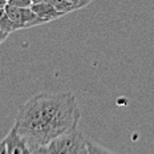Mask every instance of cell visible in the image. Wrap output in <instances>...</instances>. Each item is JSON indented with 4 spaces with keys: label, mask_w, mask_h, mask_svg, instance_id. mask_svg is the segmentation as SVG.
Returning <instances> with one entry per match:
<instances>
[{
    "label": "cell",
    "mask_w": 154,
    "mask_h": 154,
    "mask_svg": "<svg viewBox=\"0 0 154 154\" xmlns=\"http://www.w3.org/2000/svg\"><path fill=\"white\" fill-rule=\"evenodd\" d=\"M0 154H31L29 146L15 126L0 141Z\"/></svg>",
    "instance_id": "4"
},
{
    "label": "cell",
    "mask_w": 154,
    "mask_h": 154,
    "mask_svg": "<svg viewBox=\"0 0 154 154\" xmlns=\"http://www.w3.org/2000/svg\"><path fill=\"white\" fill-rule=\"evenodd\" d=\"M35 154H88V138L76 126L38 147Z\"/></svg>",
    "instance_id": "2"
},
{
    "label": "cell",
    "mask_w": 154,
    "mask_h": 154,
    "mask_svg": "<svg viewBox=\"0 0 154 154\" xmlns=\"http://www.w3.org/2000/svg\"><path fill=\"white\" fill-rule=\"evenodd\" d=\"M70 3H72L73 5L77 8V9H80V8H84L86 7L88 4H91L92 3V0H69Z\"/></svg>",
    "instance_id": "9"
},
{
    "label": "cell",
    "mask_w": 154,
    "mask_h": 154,
    "mask_svg": "<svg viewBox=\"0 0 154 154\" xmlns=\"http://www.w3.org/2000/svg\"><path fill=\"white\" fill-rule=\"evenodd\" d=\"M8 32H5V31H3V29H0V44H3L5 40H7V37H8Z\"/></svg>",
    "instance_id": "10"
},
{
    "label": "cell",
    "mask_w": 154,
    "mask_h": 154,
    "mask_svg": "<svg viewBox=\"0 0 154 154\" xmlns=\"http://www.w3.org/2000/svg\"><path fill=\"white\" fill-rule=\"evenodd\" d=\"M94 153H110V150L88 138V154H94Z\"/></svg>",
    "instance_id": "7"
},
{
    "label": "cell",
    "mask_w": 154,
    "mask_h": 154,
    "mask_svg": "<svg viewBox=\"0 0 154 154\" xmlns=\"http://www.w3.org/2000/svg\"><path fill=\"white\" fill-rule=\"evenodd\" d=\"M5 9H7V14L9 16V19H11V21L14 23L16 31L47 24L43 19H40L32 11L31 7L20 8V7H12V5L7 4L5 5Z\"/></svg>",
    "instance_id": "3"
},
{
    "label": "cell",
    "mask_w": 154,
    "mask_h": 154,
    "mask_svg": "<svg viewBox=\"0 0 154 154\" xmlns=\"http://www.w3.org/2000/svg\"><path fill=\"white\" fill-rule=\"evenodd\" d=\"M4 2H5V3H7V2H8V0H4Z\"/></svg>",
    "instance_id": "12"
},
{
    "label": "cell",
    "mask_w": 154,
    "mask_h": 154,
    "mask_svg": "<svg viewBox=\"0 0 154 154\" xmlns=\"http://www.w3.org/2000/svg\"><path fill=\"white\" fill-rule=\"evenodd\" d=\"M32 0H8L7 4L8 5H12V7H31L32 5Z\"/></svg>",
    "instance_id": "8"
},
{
    "label": "cell",
    "mask_w": 154,
    "mask_h": 154,
    "mask_svg": "<svg viewBox=\"0 0 154 154\" xmlns=\"http://www.w3.org/2000/svg\"><path fill=\"white\" fill-rule=\"evenodd\" d=\"M80 117L73 93H40L19 106L14 126L35 154L38 147L76 128Z\"/></svg>",
    "instance_id": "1"
},
{
    "label": "cell",
    "mask_w": 154,
    "mask_h": 154,
    "mask_svg": "<svg viewBox=\"0 0 154 154\" xmlns=\"http://www.w3.org/2000/svg\"><path fill=\"white\" fill-rule=\"evenodd\" d=\"M32 2H33V3H35V2H37V0H32Z\"/></svg>",
    "instance_id": "11"
},
{
    "label": "cell",
    "mask_w": 154,
    "mask_h": 154,
    "mask_svg": "<svg viewBox=\"0 0 154 154\" xmlns=\"http://www.w3.org/2000/svg\"><path fill=\"white\" fill-rule=\"evenodd\" d=\"M37 2L49 3V4H52L56 9H59L60 12H63L64 15L69 14V12H73V11H77V8L69 2V0H37Z\"/></svg>",
    "instance_id": "6"
},
{
    "label": "cell",
    "mask_w": 154,
    "mask_h": 154,
    "mask_svg": "<svg viewBox=\"0 0 154 154\" xmlns=\"http://www.w3.org/2000/svg\"><path fill=\"white\" fill-rule=\"evenodd\" d=\"M31 8H32V11H33L40 19H43L45 23H49V21L56 20V19L64 16L63 12H60L59 9H56L52 4L45 3V2H35V3H32Z\"/></svg>",
    "instance_id": "5"
}]
</instances>
